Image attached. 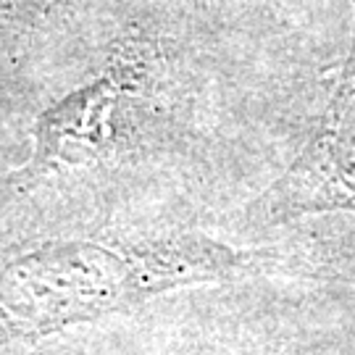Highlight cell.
<instances>
[{
  "instance_id": "6da1fadb",
  "label": "cell",
  "mask_w": 355,
  "mask_h": 355,
  "mask_svg": "<svg viewBox=\"0 0 355 355\" xmlns=\"http://www.w3.org/2000/svg\"><path fill=\"white\" fill-rule=\"evenodd\" d=\"M166 287L145 268L98 245H58L0 271V311L16 329L48 334Z\"/></svg>"
},
{
  "instance_id": "7a4b0ae2",
  "label": "cell",
  "mask_w": 355,
  "mask_h": 355,
  "mask_svg": "<svg viewBox=\"0 0 355 355\" xmlns=\"http://www.w3.org/2000/svg\"><path fill=\"white\" fill-rule=\"evenodd\" d=\"M121 92L124 74L114 71L45 111L35 129L32 168L48 171L61 164H82L92 155H101L111 142V121Z\"/></svg>"
}]
</instances>
